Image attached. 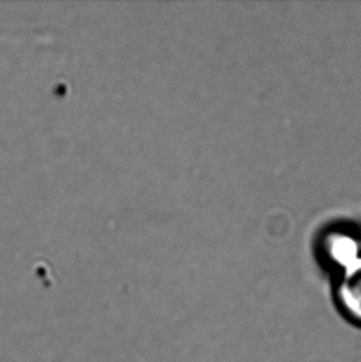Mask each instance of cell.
Segmentation results:
<instances>
[{"label": "cell", "instance_id": "cell-1", "mask_svg": "<svg viewBox=\"0 0 361 362\" xmlns=\"http://www.w3.org/2000/svg\"><path fill=\"white\" fill-rule=\"evenodd\" d=\"M319 252L328 267L340 274L361 259V240L353 231L333 229L323 236Z\"/></svg>", "mask_w": 361, "mask_h": 362}, {"label": "cell", "instance_id": "cell-2", "mask_svg": "<svg viewBox=\"0 0 361 362\" xmlns=\"http://www.w3.org/2000/svg\"><path fill=\"white\" fill-rule=\"evenodd\" d=\"M334 299L344 318L361 327V259L337 274Z\"/></svg>", "mask_w": 361, "mask_h": 362}]
</instances>
